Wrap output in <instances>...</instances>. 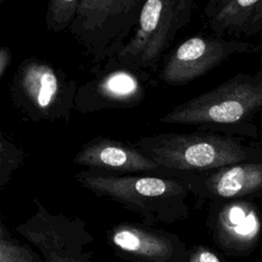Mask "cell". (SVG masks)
Returning <instances> with one entry per match:
<instances>
[{"label":"cell","mask_w":262,"mask_h":262,"mask_svg":"<svg viewBox=\"0 0 262 262\" xmlns=\"http://www.w3.org/2000/svg\"><path fill=\"white\" fill-rule=\"evenodd\" d=\"M5 1H7V0H0V5H3L5 3Z\"/></svg>","instance_id":"obj_24"},{"label":"cell","mask_w":262,"mask_h":262,"mask_svg":"<svg viewBox=\"0 0 262 262\" xmlns=\"http://www.w3.org/2000/svg\"><path fill=\"white\" fill-rule=\"evenodd\" d=\"M231 0H207L206 6L204 8V13L207 20L216 15Z\"/></svg>","instance_id":"obj_19"},{"label":"cell","mask_w":262,"mask_h":262,"mask_svg":"<svg viewBox=\"0 0 262 262\" xmlns=\"http://www.w3.org/2000/svg\"><path fill=\"white\" fill-rule=\"evenodd\" d=\"M187 262H226L213 249L199 245L189 250V257Z\"/></svg>","instance_id":"obj_18"},{"label":"cell","mask_w":262,"mask_h":262,"mask_svg":"<svg viewBox=\"0 0 262 262\" xmlns=\"http://www.w3.org/2000/svg\"><path fill=\"white\" fill-rule=\"evenodd\" d=\"M73 162L90 170L113 174L159 173L160 167L132 143L97 136L84 143Z\"/></svg>","instance_id":"obj_13"},{"label":"cell","mask_w":262,"mask_h":262,"mask_svg":"<svg viewBox=\"0 0 262 262\" xmlns=\"http://www.w3.org/2000/svg\"><path fill=\"white\" fill-rule=\"evenodd\" d=\"M251 53H262V41L259 44L254 45V47L251 50Z\"/></svg>","instance_id":"obj_21"},{"label":"cell","mask_w":262,"mask_h":262,"mask_svg":"<svg viewBox=\"0 0 262 262\" xmlns=\"http://www.w3.org/2000/svg\"><path fill=\"white\" fill-rule=\"evenodd\" d=\"M261 19L262 0H231L208 20V25L215 36L237 39L256 35Z\"/></svg>","instance_id":"obj_14"},{"label":"cell","mask_w":262,"mask_h":262,"mask_svg":"<svg viewBox=\"0 0 262 262\" xmlns=\"http://www.w3.org/2000/svg\"><path fill=\"white\" fill-rule=\"evenodd\" d=\"M259 133H260V141L262 142V129H260V132H259Z\"/></svg>","instance_id":"obj_23"},{"label":"cell","mask_w":262,"mask_h":262,"mask_svg":"<svg viewBox=\"0 0 262 262\" xmlns=\"http://www.w3.org/2000/svg\"><path fill=\"white\" fill-rule=\"evenodd\" d=\"M196 0H146L136 30L114 58L147 73L155 72L164 53L189 24Z\"/></svg>","instance_id":"obj_6"},{"label":"cell","mask_w":262,"mask_h":262,"mask_svg":"<svg viewBox=\"0 0 262 262\" xmlns=\"http://www.w3.org/2000/svg\"><path fill=\"white\" fill-rule=\"evenodd\" d=\"M36 212L14 230L36 247L47 262H95L85 248L93 243L92 234L79 217L49 212L34 199Z\"/></svg>","instance_id":"obj_7"},{"label":"cell","mask_w":262,"mask_h":262,"mask_svg":"<svg viewBox=\"0 0 262 262\" xmlns=\"http://www.w3.org/2000/svg\"><path fill=\"white\" fill-rule=\"evenodd\" d=\"M262 112V69L238 73L215 88L177 104L164 115V124L196 125L227 135L260 140L254 122Z\"/></svg>","instance_id":"obj_1"},{"label":"cell","mask_w":262,"mask_h":262,"mask_svg":"<svg viewBox=\"0 0 262 262\" xmlns=\"http://www.w3.org/2000/svg\"><path fill=\"white\" fill-rule=\"evenodd\" d=\"M253 44L238 39L194 35L167 56L159 79L170 86L185 85L209 73L231 56L251 52Z\"/></svg>","instance_id":"obj_9"},{"label":"cell","mask_w":262,"mask_h":262,"mask_svg":"<svg viewBox=\"0 0 262 262\" xmlns=\"http://www.w3.org/2000/svg\"><path fill=\"white\" fill-rule=\"evenodd\" d=\"M146 0H81L69 31L99 68L114 59L132 38Z\"/></svg>","instance_id":"obj_5"},{"label":"cell","mask_w":262,"mask_h":262,"mask_svg":"<svg viewBox=\"0 0 262 262\" xmlns=\"http://www.w3.org/2000/svg\"><path fill=\"white\" fill-rule=\"evenodd\" d=\"M79 86L67 72L49 61L27 57L18 66L9 84L14 108L34 123L68 122Z\"/></svg>","instance_id":"obj_4"},{"label":"cell","mask_w":262,"mask_h":262,"mask_svg":"<svg viewBox=\"0 0 262 262\" xmlns=\"http://www.w3.org/2000/svg\"><path fill=\"white\" fill-rule=\"evenodd\" d=\"M12 53L8 46H1L0 48V79H3L8 68L11 64Z\"/></svg>","instance_id":"obj_20"},{"label":"cell","mask_w":262,"mask_h":262,"mask_svg":"<svg viewBox=\"0 0 262 262\" xmlns=\"http://www.w3.org/2000/svg\"><path fill=\"white\" fill-rule=\"evenodd\" d=\"M106 239L116 256L130 262H187L189 257L180 236L144 222L116 223Z\"/></svg>","instance_id":"obj_11"},{"label":"cell","mask_w":262,"mask_h":262,"mask_svg":"<svg viewBox=\"0 0 262 262\" xmlns=\"http://www.w3.org/2000/svg\"><path fill=\"white\" fill-rule=\"evenodd\" d=\"M91 73L95 77L79 86L75 111L83 114L130 108L146 96L150 74L112 59Z\"/></svg>","instance_id":"obj_8"},{"label":"cell","mask_w":262,"mask_h":262,"mask_svg":"<svg viewBox=\"0 0 262 262\" xmlns=\"http://www.w3.org/2000/svg\"><path fill=\"white\" fill-rule=\"evenodd\" d=\"M76 181L99 198L120 204L139 215L149 225L173 224L190 216L186 183L163 174H113L80 171Z\"/></svg>","instance_id":"obj_3"},{"label":"cell","mask_w":262,"mask_h":262,"mask_svg":"<svg viewBox=\"0 0 262 262\" xmlns=\"http://www.w3.org/2000/svg\"><path fill=\"white\" fill-rule=\"evenodd\" d=\"M258 33H261V34H262V19L260 20V23L258 24V26H257V28H256V35H257Z\"/></svg>","instance_id":"obj_22"},{"label":"cell","mask_w":262,"mask_h":262,"mask_svg":"<svg viewBox=\"0 0 262 262\" xmlns=\"http://www.w3.org/2000/svg\"><path fill=\"white\" fill-rule=\"evenodd\" d=\"M81 0H48L46 10V27L57 33L69 30L79 9Z\"/></svg>","instance_id":"obj_16"},{"label":"cell","mask_w":262,"mask_h":262,"mask_svg":"<svg viewBox=\"0 0 262 262\" xmlns=\"http://www.w3.org/2000/svg\"><path fill=\"white\" fill-rule=\"evenodd\" d=\"M0 262H47L41 253L13 237L8 227L0 224Z\"/></svg>","instance_id":"obj_15"},{"label":"cell","mask_w":262,"mask_h":262,"mask_svg":"<svg viewBox=\"0 0 262 262\" xmlns=\"http://www.w3.org/2000/svg\"><path fill=\"white\" fill-rule=\"evenodd\" d=\"M183 180L202 201L262 198V162H242L198 173L163 174Z\"/></svg>","instance_id":"obj_12"},{"label":"cell","mask_w":262,"mask_h":262,"mask_svg":"<svg viewBox=\"0 0 262 262\" xmlns=\"http://www.w3.org/2000/svg\"><path fill=\"white\" fill-rule=\"evenodd\" d=\"M206 227L212 242L232 257L251 255L262 235V212L252 199L209 202Z\"/></svg>","instance_id":"obj_10"},{"label":"cell","mask_w":262,"mask_h":262,"mask_svg":"<svg viewBox=\"0 0 262 262\" xmlns=\"http://www.w3.org/2000/svg\"><path fill=\"white\" fill-rule=\"evenodd\" d=\"M160 167L157 174L198 173L242 162H262V142L201 130L161 133L132 143Z\"/></svg>","instance_id":"obj_2"},{"label":"cell","mask_w":262,"mask_h":262,"mask_svg":"<svg viewBox=\"0 0 262 262\" xmlns=\"http://www.w3.org/2000/svg\"><path fill=\"white\" fill-rule=\"evenodd\" d=\"M26 159V152L18 145L13 143L0 133V190L11 179L13 173L23 165Z\"/></svg>","instance_id":"obj_17"}]
</instances>
